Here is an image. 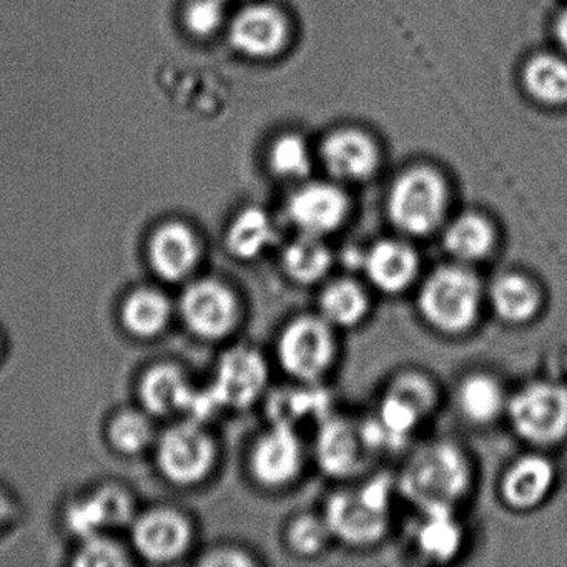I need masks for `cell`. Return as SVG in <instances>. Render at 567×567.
<instances>
[{
	"label": "cell",
	"instance_id": "30",
	"mask_svg": "<svg viewBox=\"0 0 567 567\" xmlns=\"http://www.w3.org/2000/svg\"><path fill=\"white\" fill-rule=\"evenodd\" d=\"M171 308L161 293L151 290L137 291L124 307V321L128 330L142 337L158 333L167 323Z\"/></svg>",
	"mask_w": 567,
	"mask_h": 567
},
{
	"label": "cell",
	"instance_id": "13",
	"mask_svg": "<svg viewBox=\"0 0 567 567\" xmlns=\"http://www.w3.org/2000/svg\"><path fill=\"white\" fill-rule=\"evenodd\" d=\"M556 483V467L539 453L517 456L507 464L499 480L501 503L516 513L536 509L549 496Z\"/></svg>",
	"mask_w": 567,
	"mask_h": 567
},
{
	"label": "cell",
	"instance_id": "18",
	"mask_svg": "<svg viewBox=\"0 0 567 567\" xmlns=\"http://www.w3.org/2000/svg\"><path fill=\"white\" fill-rule=\"evenodd\" d=\"M441 245L451 260L473 267L486 261L496 250V227L484 215L464 212L441 228Z\"/></svg>",
	"mask_w": 567,
	"mask_h": 567
},
{
	"label": "cell",
	"instance_id": "26",
	"mask_svg": "<svg viewBox=\"0 0 567 567\" xmlns=\"http://www.w3.org/2000/svg\"><path fill=\"white\" fill-rule=\"evenodd\" d=\"M277 235V228L267 212L248 207L235 217L228 228V250L240 260H255L274 247Z\"/></svg>",
	"mask_w": 567,
	"mask_h": 567
},
{
	"label": "cell",
	"instance_id": "22",
	"mask_svg": "<svg viewBox=\"0 0 567 567\" xmlns=\"http://www.w3.org/2000/svg\"><path fill=\"white\" fill-rule=\"evenodd\" d=\"M334 265V255L324 238L298 234L285 245L280 267L291 284L313 287L328 280Z\"/></svg>",
	"mask_w": 567,
	"mask_h": 567
},
{
	"label": "cell",
	"instance_id": "31",
	"mask_svg": "<svg viewBox=\"0 0 567 567\" xmlns=\"http://www.w3.org/2000/svg\"><path fill=\"white\" fill-rule=\"evenodd\" d=\"M268 162L271 172L284 181H301L311 171V155L307 142L295 134L281 135L274 142Z\"/></svg>",
	"mask_w": 567,
	"mask_h": 567
},
{
	"label": "cell",
	"instance_id": "7",
	"mask_svg": "<svg viewBox=\"0 0 567 567\" xmlns=\"http://www.w3.org/2000/svg\"><path fill=\"white\" fill-rule=\"evenodd\" d=\"M307 464V447L300 431L271 423L255 441L250 453V473L265 489L293 486Z\"/></svg>",
	"mask_w": 567,
	"mask_h": 567
},
{
	"label": "cell",
	"instance_id": "3",
	"mask_svg": "<svg viewBox=\"0 0 567 567\" xmlns=\"http://www.w3.org/2000/svg\"><path fill=\"white\" fill-rule=\"evenodd\" d=\"M396 491V481L388 474L333 491L324 503L323 516L334 540L357 549L380 544L391 527V504Z\"/></svg>",
	"mask_w": 567,
	"mask_h": 567
},
{
	"label": "cell",
	"instance_id": "28",
	"mask_svg": "<svg viewBox=\"0 0 567 567\" xmlns=\"http://www.w3.org/2000/svg\"><path fill=\"white\" fill-rule=\"evenodd\" d=\"M192 390L181 371L172 367H157L148 371L142 383V398L148 410L158 414L185 410Z\"/></svg>",
	"mask_w": 567,
	"mask_h": 567
},
{
	"label": "cell",
	"instance_id": "38",
	"mask_svg": "<svg viewBox=\"0 0 567 567\" xmlns=\"http://www.w3.org/2000/svg\"><path fill=\"white\" fill-rule=\"evenodd\" d=\"M208 564H231V566H250L255 564L251 557L245 556L244 553L238 550H224V553H217L214 557H210Z\"/></svg>",
	"mask_w": 567,
	"mask_h": 567
},
{
	"label": "cell",
	"instance_id": "29",
	"mask_svg": "<svg viewBox=\"0 0 567 567\" xmlns=\"http://www.w3.org/2000/svg\"><path fill=\"white\" fill-rule=\"evenodd\" d=\"M334 537L323 513H301L285 529V544L298 557H315L328 549Z\"/></svg>",
	"mask_w": 567,
	"mask_h": 567
},
{
	"label": "cell",
	"instance_id": "36",
	"mask_svg": "<svg viewBox=\"0 0 567 567\" xmlns=\"http://www.w3.org/2000/svg\"><path fill=\"white\" fill-rule=\"evenodd\" d=\"M68 523L79 536H95V533L105 526L104 514L97 497L94 496L92 499L72 506L68 514Z\"/></svg>",
	"mask_w": 567,
	"mask_h": 567
},
{
	"label": "cell",
	"instance_id": "14",
	"mask_svg": "<svg viewBox=\"0 0 567 567\" xmlns=\"http://www.w3.org/2000/svg\"><path fill=\"white\" fill-rule=\"evenodd\" d=\"M214 453V443L197 424H182L162 437L158 463L175 483L190 484L210 471Z\"/></svg>",
	"mask_w": 567,
	"mask_h": 567
},
{
	"label": "cell",
	"instance_id": "4",
	"mask_svg": "<svg viewBox=\"0 0 567 567\" xmlns=\"http://www.w3.org/2000/svg\"><path fill=\"white\" fill-rule=\"evenodd\" d=\"M450 188L430 167H414L394 181L386 214L398 234L423 238L436 234L447 221Z\"/></svg>",
	"mask_w": 567,
	"mask_h": 567
},
{
	"label": "cell",
	"instance_id": "20",
	"mask_svg": "<svg viewBox=\"0 0 567 567\" xmlns=\"http://www.w3.org/2000/svg\"><path fill=\"white\" fill-rule=\"evenodd\" d=\"M466 543V530L456 516V509L420 511L413 533L417 554L427 563H453Z\"/></svg>",
	"mask_w": 567,
	"mask_h": 567
},
{
	"label": "cell",
	"instance_id": "16",
	"mask_svg": "<svg viewBox=\"0 0 567 567\" xmlns=\"http://www.w3.org/2000/svg\"><path fill=\"white\" fill-rule=\"evenodd\" d=\"M486 301L494 317L509 327H524L536 320L544 297L537 281L519 270H507L494 277L486 290Z\"/></svg>",
	"mask_w": 567,
	"mask_h": 567
},
{
	"label": "cell",
	"instance_id": "8",
	"mask_svg": "<svg viewBox=\"0 0 567 567\" xmlns=\"http://www.w3.org/2000/svg\"><path fill=\"white\" fill-rule=\"evenodd\" d=\"M313 454L318 467L334 480H353L370 466L371 453L361 421L331 413L318 424Z\"/></svg>",
	"mask_w": 567,
	"mask_h": 567
},
{
	"label": "cell",
	"instance_id": "39",
	"mask_svg": "<svg viewBox=\"0 0 567 567\" xmlns=\"http://www.w3.org/2000/svg\"><path fill=\"white\" fill-rule=\"evenodd\" d=\"M556 38L559 41L560 48L567 52V11L560 14L556 22Z\"/></svg>",
	"mask_w": 567,
	"mask_h": 567
},
{
	"label": "cell",
	"instance_id": "25",
	"mask_svg": "<svg viewBox=\"0 0 567 567\" xmlns=\"http://www.w3.org/2000/svg\"><path fill=\"white\" fill-rule=\"evenodd\" d=\"M151 257L162 277L178 280L197 264V238L182 224L165 225L152 238Z\"/></svg>",
	"mask_w": 567,
	"mask_h": 567
},
{
	"label": "cell",
	"instance_id": "11",
	"mask_svg": "<svg viewBox=\"0 0 567 567\" xmlns=\"http://www.w3.org/2000/svg\"><path fill=\"white\" fill-rule=\"evenodd\" d=\"M360 268L374 290L401 295L416 284L421 260L416 248L404 238H383L361 254Z\"/></svg>",
	"mask_w": 567,
	"mask_h": 567
},
{
	"label": "cell",
	"instance_id": "35",
	"mask_svg": "<svg viewBox=\"0 0 567 567\" xmlns=\"http://www.w3.org/2000/svg\"><path fill=\"white\" fill-rule=\"evenodd\" d=\"M75 564L79 566H122V564H127V559H125L121 547L92 536L87 537V543L79 553Z\"/></svg>",
	"mask_w": 567,
	"mask_h": 567
},
{
	"label": "cell",
	"instance_id": "34",
	"mask_svg": "<svg viewBox=\"0 0 567 567\" xmlns=\"http://www.w3.org/2000/svg\"><path fill=\"white\" fill-rule=\"evenodd\" d=\"M224 22L221 0H192L185 9V25L192 34L208 38Z\"/></svg>",
	"mask_w": 567,
	"mask_h": 567
},
{
	"label": "cell",
	"instance_id": "15",
	"mask_svg": "<svg viewBox=\"0 0 567 567\" xmlns=\"http://www.w3.org/2000/svg\"><path fill=\"white\" fill-rule=\"evenodd\" d=\"M290 28L287 19L274 6L255 4L245 8L230 29V39L248 58L268 59L287 44Z\"/></svg>",
	"mask_w": 567,
	"mask_h": 567
},
{
	"label": "cell",
	"instance_id": "21",
	"mask_svg": "<svg viewBox=\"0 0 567 567\" xmlns=\"http://www.w3.org/2000/svg\"><path fill=\"white\" fill-rule=\"evenodd\" d=\"M371 311L367 287L350 277L327 280L318 295V315L334 330L360 327Z\"/></svg>",
	"mask_w": 567,
	"mask_h": 567
},
{
	"label": "cell",
	"instance_id": "1",
	"mask_svg": "<svg viewBox=\"0 0 567 567\" xmlns=\"http://www.w3.org/2000/svg\"><path fill=\"white\" fill-rule=\"evenodd\" d=\"M473 464L456 441L433 440L411 451L396 489L417 511L456 509L473 487Z\"/></svg>",
	"mask_w": 567,
	"mask_h": 567
},
{
	"label": "cell",
	"instance_id": "40",
	"mask_svg": "<svg viewBox=\"0 0 567 567\" xmlns=\"http://www.w3.org/2000/svg\"><path fill=\"white\" fill-rule=\"evenodd\" d=\"M6 514H8V503L4 497L0 496V520L4 519Z\"/></svg>",
	"mask_w": 567,
	"mask_h": 567
},
{
	"label": "cell",
	"instance_id": "17",
	"mask_svg": "<svg viewBox=\"0 0 567 567\" xmlns=\"http://www.w3.org/2000/svg\"><path fill=\"white\" fill-rule=\"evenodd\" d=\"M321 158L327 171L338 181L361 182L377 172L380 154L367 134L343 128L324 141Z\"/></svg>",
	"mask_w": 567,
	"mask_h": 567
},
{
	"label": "cell",
	"instance_id": "37",
	"mask_svg": "<svg viewBox=\"0 0 567 567\" xmlns=\"http://www.w3.org/2000/svg\"><path fill=\"white\" fill-rule=\"evenodd\" d=\"M104 514L105 526L122 524L131 516V501L122 491L115 487H105L101 493L95 494Z\"/></svg>",
	"mask_w": 567,
	"mask_h": 567
},
{
	"label": "cell",
	"instance_id": "33",
	"mask_svg": "<svg viewBox=\"0 0 567 567\" xmlns=\"http://www.w3.org/2000/svg\"><path fill=\"white\" fill-rule=\"evenodd\" d=\"M111 437L118 450L137 453L151 441L152 427L141 414L124 413L112 423Z\"/></svg>",
	"mask_w": 567,
	"mask_h": 567
},
{
	"label": "cell",
	"instance_id": "6",
	"mask_svg": "<svg viewBox=\"0 0 567 567\" xmlns=\"http://www.w3.org/2000/svg\"><path fill=\"white\" fill-rule=\"evenodd\" d=\"M277 358L295 383H321L337 363V330L318 313L291 318L278 334Z\"/></svg>",
	"mask_w": 567,
	"mask_h": 567
},
{
	"label": "cell",
	"instance_id": "10",
	"mask_svg": "<svg viewBox=\"0 0 567 567\" xmlns=\"http://www.w3.org/2000/svg\"><path fill=\"white\" fill-rule=\"evenodd\" d=\"M268 384V364L255 348L238 347L221 357L212 384L221 406L245 410L257 403Z\"/></svg>",
	"mask_w": 567,
	"mask_h": 567
},
{
	"label": "cell",
	"instance_id": "19",
	"mask_svg": "<svg viewBox=\"0 0 567 567\" xmlns=\"http://www.w3.org/2000/svg\"><path fill=\"white\" fill-rule=\"evenodd\" d=\"M507 401L503 381L489 371H471L461 378L454 393L457 413L474 426H487L506 416Z\"/></svg>",
	"mask_w": 567,
	"mask_h": 567
},
{
	"label": "cell",
	"instance_id": "5",
	"mask_svg": "<svg viewBox=\"0 0 567 567\" xmlns=\"http://www.w3.org/2000/svg\"><path fill=\"white\" fill-rule=\"evenodd\" d=\"M504 417L524 443L556 446L567 437V386L559 381H529L509 394Z\"/></svg>",
	"mask_w": 567,
	"mask_h": 567
},
{
	"label": "cell",
	"instance_id": "23",
	"mask_svg": "<svg viewBox=\"0 0 567 567\" xmlns=\"http://www.w3.org/2000/svg\"><path fill=\"white\" fill-rule=\"evenodd\" d=\"M330 414V396L320 383H298V386L277 391L268 400L270 423L295 430L310 421L318 426Z\"/></svg>",
	"mask_w": 567,
	"mask_h": 567
},
{
	"label": "cell",
	"instance_id": "27",
	"mask_svg": "<svg viewBox=\"0 0 567 567\" xmlns=\"http://www.w3.org/2000/svg\"><path fill=\"white\" fill-rule=\"evenodd\" d=\"M530 97L547 105L567 104V61L559 55H536L523 74Z\"/></svg>",
	"mask_w": 567,
	"mask_h": 567
},
{
	"label": "cell",
	"instance_id": "24",
	"mask_svg": "<svg viewBox=\"0 0 567 567\" xmlns=\"http://www.w3.org/2000/svg\"><path fill=\"white\" fill-rule=\"evenodd\" d=\"M134 537L145 557L168 560L187 546L188 526L177 513L154 511L135 524Z\"/></svg>",
	"mask_w": 567,
	"mask_h": 567
},
{
	"label": "cell",
	"instance_id": "12",
	"mask_svg": "<svg viewBox=\"0 0 567 567\" xmlns=\"http://www.w3.org/2000/svg\"><path fill=\"white\" fill-rule=\"evenodd\" d=\"M182 313L195 333L217 340L237 327L240 305L230 288L205 280L188 288L182 300Z\"/></svg>",
	"mask_w": 567,
	"mask_h": 567
},
{
	"label": "cell",
	"instance_id": "9",
	"mask_svg": "<svg viewBox=\"0 0 567 567\" xmlns=\"http://www.w3.org/2000/svg\"><path fill=\"white\" fill-rule=\"evenodd\" d=\"M350 215V200L340 187L311 182L291 194L287 217L298 234L328 237L343 227Z\"/></svg>",
	"mask_w": 567,
	"mask_h": 567
},
{
	"label": "cell",
	"instance_id": "2",
	"mask_svg": "<svg viewBox=\"0 0 567 567\" xmlns=\"http://www.w3.org/2000/svg\"><path fill=\"white\" fill-rule=\"evenodd\" d=\"M484 301L486 290L474 268L451 260L421 281L416 308L431 330L444 337H463L480 321Z\"/></svg>",
	"mask_w": 567,
	"mask_h": 567
},
{
	"label": "cell",
	"instance_id": "32",
	"mask_svg": "<svg viewBox=\"0 0 567 567\" xmlns=\"http://www.w3.org/2000/svg\"><path fill=\"white\" fill-rule=\"evenodd\" d=\"M386 393L406 401L408 404L416 408L426 420L436 411L437 401H440L436 383L427 374L417 370L400 371L396 377L391 378Z\"/></svg>",
	"mask_w": 567,
	"mask_h": 567
}]
</instances>
